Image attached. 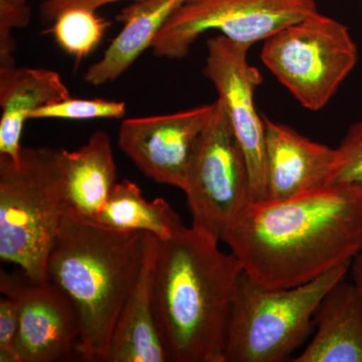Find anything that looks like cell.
<instances>
[{
  "instance_id": "obj_1",
  "label": "cell",
  "mask_w": 362,
  "mask_h": 362,
  "mask_svg": "<svg viewBox=\"0 0 362 362\" xmlns=\"http://www.w3.org/2000/svg\"><path fill=\"white\" fill-rule=\"evenodd\" d=\"M221 240L256 284H306L352 262L361 250L362 192L329 185L286 201L250 202Z\"/></svg>"
},
{
  "instance_id": "obj_2",
  "label": "cell",
  "mask_w": 362,
  "mask_h": 362,
  "mask_svg": "<svg viewBox=\"0 0 362 362\" xmlns=\"http://www.w3.org/2000/svg\"><path fill=\"white\" fill-rule=\"evenodd\" d=\"M220 240L182 225L159 240L154 311L173 362H226V339L243 267Z\"/></svg>"
},
{
  "instance_id": "obj_3",
  "label": "cell",
  "mask_w": 362,
  "mask_h": 362,
  "mask_svg": "<svg viewBox=\"0 0 362 362\" xmlns=\"http://www.w3.org/2000/svg\"><path fill=\"white\" fill-rule=\"evenodd\" d=\"M147 233L64 216L47 259V276L75 305L77 354L83 361L107 362L119 314L141 272Z\"/></svg>"
},
{
  "instance_id": "obj_4",
  "label": "cell",
  "mask_w": 362,
  "mask_h": 362,
  "mask_svg": "<svg viewBox=\"0 0 362 362\" xmlns=\"http://www.w3.org/2000/svg\"><path fill=\"white\" fill-rule=\"evenodd\" d=\"M68 214L61 149L23 147L0 156V259L33 282H49L47 259Z\"/></svg>"
},
{
  "instance_id": "obj_5",
  "label": "cell",
  "mask_w": 362,
  "mask_h": 362,
  "mask_svg": "<svg viewBox=\"0 0 362 362\" xmlns=\"http://www.w3.org/2000/svg\"><path fill=\"white\" fill-rule=\"evenodd\" d=\"M349 263L296 287L269 289L243 272L233 300L226 362H282L310 337L325 295L346 277Z\"/></svg>"
},
{
  "instance_id": "obj_6",
  "label": "cell",
  "mask_w": 362,
  "mask_h": 362,
  "mask_svg": "<svg viewBox=\"0 0 362 362\" xmlns=\"http://www.w3.org/2000/svg\"><path fill=\"white\" fill-rule=\"evenodd\" d=\"M261 61L305 109L320 111L356 68L349 28L316 11L264 40Z\"/></svg>"
},
{
  "instance_id": "obj_7",
  "label": "cell",
  "mask_w": 362,
  "mask_h": 362,
  "mask_svg": "<svg viewBox=\"0 0 362 362\" xmlns=\"http://www.w3.org/2000/svg\"><path fill=\"white\" fill-rule=\"evenodd\" d=\"M316 11L315 0H185L169 16L151 49L158 58L185 59L211 30L252 45Z\"/></svg>"
},
{
  "instance_id": "obj_8",
  "label": "cell",
  "mask_w": 362,
  "mask_h": 362,
  "mask_svg": "<svg viewBox=\"0 0 362 362\" xmlns=\"http://www.w3.org/2000/svg\"><path fill=\"white\" fill-rule=\"evenodd\" d=\"M183 192L192 226L218 240L251 202L246 160L218 99L195 147Z\"/></svg>"
},
{
  "instance_id": "obj_9",
  "label": "cell",
  "mask_w": 362,
  "mask_h": 362,
  "mask_svg": "<svg viewBox=\"0 0 362 362\" xmlns=\"http://www.w3.org/2000/svg\"><path fill=\"white\" fill-rule=\"evenodd\" d=\"M251 47L220 33L209 37L202 75L216 88L230 119L246 160L251 202H255L267 199L266 127L265 119L255 104V93L264 78L249 63Z\"/></svg>"
},
{
  "instance_id": "obj_10",
  "label": "cell",
  "mask_w": 362,
  "mask_h": 362,
  "mask_svg": "<svg viewBox=\"0 0 362 362\" xmlns=\"http://www.w3.org/2000/svg\"><path fill=\"white\" fill-rule=\"evenodd\" d=\"M214 109V102L168 115L126 119L119 128V147L143 175L183 192L195 147Z\"/></svg>"
},
{
  "instance_id": "obj_11",
  "label": "cell",
  "mask_w": 362,
  "mask_h": 362,
  "mask_svg": "<svg viewBox=\"0 0 362 362\" xmlns=\"http://www.w3.org/2000/svg\"><path fill=\"white\" fill-rule=\"evenodd\" d=\"M2 294L18 302V362H54L77 352L80 322L70 298L54 283L33 282L1 271Z\"/></svg>"
},
{
  "instance_id": "obj_12",
  "label": "cell",
  "mask_w": 362,
  "mask_h": 362,
  "mask_svg": "<svg viewBox=\"0 0 362 362\" xmlns=\"http://www.w3.org/2000/svg\"><path fill=\"white\" fill-rule=\"evenodd\" d=\"M264 119L266 201H286L328 187L337 149L312 141L285 124Z\"/></svg>"
},
{
  "instance_id": "obj_13",
  "label": "cell",
  "mask_w": 362,
  "mask_h": 362,
  "mask_svg": "<svg viewBox=\"0 0 362 362\" xmlns=\"http://www.w3.org/2000/svg\"><path fill=\"white\" fill-rule=\"evenodd\" d=\"M159 240L147 233L139 278L119 314L107 362H168L154 311V273Z\"/></svg>"
},
{
  "instance_id": "obj_14",
  "label": "cell",
  "mask_w": 362,
  "mask_h": 362,
  "mask_svg": "<svg viewBox=\"0 0 362 362\" xmlns=\"http://www.w3.org/2000/svg\"><path fill=\"white\" fill-rule=\"evenodd\" d=\"M71 97L57 71L16 65L0 68V156L20 160L23 126L33 112Z\"/></svg>"
},
{
  "instance_id": "obj_15",
  "label": "cell",
  "mask_w": 362,
  "mask_h": 362,
  "mask_svg": "<svg viewBox=\"0 0 362 362\" xmlns=\"http://www.w3.org/2000/svg\"><path fill=\"white\" fill-rule=\"evenodd\" d=\"M315 332L295 362H362V301L354 283L342 280L323 298Z\"/></svg>"
},
{
  "instance_id": "obj_16",
  "label": "cell",
  "mask_w": 362,
  "mask_h": 362,
  "mask_svg": "<svg viewBox=\"0 0 362 362\" xmlns=\"http://www.w3.org/2000/svg\"><path fill=\"white\" fill-rule=\"evenodd\" d=\"M61 166L68 214L94 221L118 182L110 137L97 131L75 151L61 150Z\"/></svg>"
},
{
  "instance_id": "obj_17",
  "label": "cell",
  "mask_w": 362,
  "mask_h": 362,
  "mask_svg": "<svg viewBox=\"0 0 362 362\" xmlns=\"http://www.w3.org/2000/svg\"><path fill=\"white\" fill-rule=\"evenodd\" d=\"M185 0H138L116 16L122 30L85 74L88 84L101 86L114 82L132 66L165 25L169 16Z\"/></svg>"
},
{
  "instance_id": "obj_18",
  "label": "cell",
  "mask_w": 362,
  "mask_h": 362,
  "mask_svg": "<svg viewBox=\"0 0 362 362\" xmlns=\"http://www.w3.org/2000/svg\"><path fill=\"white\" fill-rule=\"evenodd\" d=\"M90 221L121 232L149 233L159 240L170 239L185 225L165 199L147 202L129 180L116 183L101 213Z\"/></svg>"
},
{
  "instance_id": "obj_19",
  "label": "cell",
  "mask_w": 362,
  "mask_h": 362,
  "mask_svg": "<svg viewBox=\"0 0 362 362\" xmlns=\"http://www.w3.org/2000/svg\"><path fill=\"white\" fill-rule=\"evenodd\" d=\"M109 25L110 23L98 16L96 11L73 7L59 13L47 33H52L59 47L78 62L96 49Z\"/></svg>"
},
{
  "instance_id": "obj_20",
  "label": "cell",
  "mask_w": 362,
  "mask_h": 362,
  "mask_svg": "<svg viewBox=\"0 0 362 362\" xmlns=\"http://www.w3.org/2000/svg\"><path fill=\"white\" fill-rule=\"evenodd\" d=\"M126 114V104L105 99H75L71 97L63 101L45 105L33 112L30 119H66V120H90V119H120Z\"/></svg>"
},
{
  "instance_id": "obj_21",
  "label": "cell",
  "mask_w": 362,
  "mask_h": 362,
  "mask_svg": "<svg viewBox=\"0 0 362 362\" xmlns=\"http://www.w3.org/2000/svg\"><path fill=\"white\" fill-rule=\"evenodd\" d=\"M337 149V165L328 187L344 185L362 192V120L350 126Z\"/></svg>"
},
{
  "instance_id": "obj_22",
  "label": "cell",
  "mask_w": 362,
  "mask_h": 362,
  "mask_svg": "<svg viewBox=\"0 0 362 362\" xmlns=\"http://www.w3.org/2000/svg\"><path fill=\"white\" fill-rule=\"evenodd\" d=\"M30 7L20 0H0V68L14 66L16 42L13 32L30 23Z\"/></svg>"
},
{
  "instance_id": "obj_23",
  "label": "cell",
  "mask_w": 362,
  "mask_h": 362,
  "mask_svg": "<svg viewBox=\"0 0 362 362\" xmlns=\"http://www.w3.org/2000/svg\"><path fill=\"white\" fill-rule=\"evenodd\" d=\"M20 317L18 302L11 296L0 300V361H16V345Z\"/></svg>"
},
{
  "instance_id": "obj_24",
  "label": "cell",
  "mask_w": 362,
  "mask_h": 362,
  "mask_svg": "<svg viewBox=\"0 0 362 362\" xmlns=\"http://www.w3.org/2000/svg\"><path fill=\"white\" fill-rule=\"evenodd\" d=\"M124 0H45L42 4V18L47 21H54L63 11L73 7H86L97 11L100 7L115 4ZM138 1V0H131Z\"/></svg>"
},
{
  "instance_id": "obj_25",
  "label": "cell",
  "mask_w": 362,
  "mask_h": 362,
  "mask_svg": "<svg viewBox=\"0 0 362 362\" xmlns=\"http://www.w3.org/2000/svg\"><path fill=\"white\" fill-rule=\"evenodd\" d=\"M354 285L362 301V247L352 259L350 265Z\"/></svg>"
},
{
  "instance_id": "obj_26",
  "label": "cell",
  "mask_w": 362,
  "mask_h": 362,
  "mask_svg": "<svg viewBox=\"0 0 362 362\" xmlns=\"http://www.w3.org/2000/svg\"><path fill=\"white\" fill-rule=\"evenodd\" d=\"M20 1H25V2H28V0H20Z\"/></svg>"
}]
</instances>
